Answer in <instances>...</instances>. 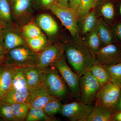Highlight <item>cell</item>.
I'll return each mask as SVG.
<instances>
[{
	"mask_svg": "<svg viewBox=\"0 0 121 121\" xmlns=\"http://www.w3.org/2000/svg\"><path fill=\"white\" fill-rule=\"evenodd\" d=\"M64 44L65 57L74 71L81 77L92 66L99 63L95 55L89 50L79 34Z\"/></svg>",
	"mask_w": 121,
	"mask_h": 121,
	"instance_id": "cell-1",
	"label": "cell"
},
{
	"mask_svg": "<svg viewBox=\"0 0 121 121\" xmlns=\"http://www.w3.org/2000/svg\"><path fill=\"white\" fill-rule=\"evenodd\" d=\"M42 86L51 96L60 100L65 98L69 92L65 81L53 66L44 69Z\"/></svg>",
	"mask_w": 121,
	"mask_h": 121,
	"instance_id": "cell-2",
	"label": "cell"
},
{
	"mask_svg": "<svg viewBox=\"0 0 121 121\" xmlns=\"http://www.w3.org/2000/svg\"><path fill=\"white\" fill-rule=\"evenodd\" d=\"M37 55L27 44L21 45L8 51L4 62L19 68L35 66Z\"/></svg>",
	"mask_w": 121,
	"mask_h": 121,
	"instance_id": "cell-3",
	"label": "cell"
},
{
	"mask_svg": "<svg viewBox=\"0 0 121 121\" xmlns=\"http://www.w3.org/2000/svg\"><path fill=\"white\" fill-rule=\"evenodd\" d=\"M47 9L57 17L72 37H75L79 34L78 18L75 11L69 7L63 6L55 3L50 5Z\"/></svg>",
	"mask_w": 121,
	"mask_h": 121,
	"instance_id": "cell-4",
	"label": "cell"
},
{
	"mask_svg": "<svg viewBox=\"0 0 121 121\" xmlns=\"http://www.w3.org/2000/svg\"><path fill=\"white\" fill-rule=\"evenodd\" d=\"M58 71L75 99L80 100L81 97L80 77L68 65L65 56H63L53 65Z\"/></svg>",
	"mask_w": 121,
	"mask_h": 121,
	"instance_id": "cell-5",
	"label": "cell"
},
{
	"mask_svg": "<svg viewBox=\"0 0 121 121\" xmlns=\"http://www.w3.org/2000/svg\"><path fill=\"white\" fill-rule=\"evenodd\" d=\"M80 84L81 102L92 105L97 93L101 87V85L89 71L80 77Z\"/></svg>",
	"mask_w": 121,
	"mask_h": 121,
	"instance_id": "cell-6",
	"label": "cell"
},
{
	"mask_svg": "<svg viewBox=\"0 0 121 121\" xmlns=\"http://www.w3.org/2000/svg\"><path fill=\"white\" fill-rule=\"evenodd\" d=\"M37 54L36 66L45 69L53 66L64 56V44H48Z\"/></svg>",
	"mask_w": 121,
	"mask_h": 121,
	"instance_id": "cell-7",
	"label": "cell"
},
{
	"mask_svg": "<svg viewBox=\"0 0 121 121\" xmlns=\"http://www.w3.org/2000/svg\"><path fill=\"white\" fill-rule=\"evenodd\" d=\"M94 106L82 102H73L63 104L60 114L72 121H84L93 110Z\"/></svg>",
	"mask_w": 121,
	"mask_h": 121,
	"instance_id": "cell-8",
	"label": "cell"
},
{
	"mask_svg": "<svg viewBox=\"0 0 121 121\" xmlns=\"http://www.w3.org/2000/svg\"><path fill=\"white\" fill-rule=\"evenodd\" d=\"M121 91V86L111 82L101 87L96 95V102L115 110Z\"/></svg>",
	"mask_w": 121,
	"mask_h": 121,
	"instance_id": "cell-9",
	"label": "cell"
},
{
	"mask_svg": "<svg viewBox=\"0 0 121 121\" xmlns=\"http://www.w3.org/2000/svg\"><path fill=\"white\" fill-rule=\"evenodd\" d=\"M95 55L99 63L104 66L121 62V47L116 43L103 46Z\"/></svg>",
	"mask_w": 121,
	"mask_h": 121,
	"instance_id": "cell-10",
	"label": "cell"
},
{
	"mask_svg": "<svg viewBox=\"0 0 121 121\" xmlns=\"http://www.w3.org/2000/svg\"><path fill=\"white\" fill-rule=\"evenodd\" d=\"M4 45L7 52L21 45L27 44L25 39L13 24L6 25L1 32Z\"/></svg>",
	"mask_w": 121,
	"mask_h": 121,
	"instance_id": "cell-11",
	"label": "cell"
},
{
	"mask_svg": "<svg viewBox=\"0 0 121 121\" xmlns=\"http://www.w3.org/2000/svg\"><path fill=\"white\" fill-rule=\"evenodd\" d=\"M20 68L4 62L0 65V99L11 89L13 78Z\"/></svg>",
	"mask_w": 121,
	"mask_h": 121,
	"instance_id": "cell-12",
	"label": "cell"
},
{
	"mask_svg": "<svg viewBox=\"0 0 121 121\" xmlns=\"http://www.w3.org/2000/svg\"><path fill=\"white\" fill-rule=\"evenodd\" d=\"M29 95L27 102L30 107L43 109L48 103L54 97L51 96L42 86L34 87H29Z\"/></svg>",
	"mask_w": 121,
	"mask_h": 121,
	"instance_id": "cell-13",
	"label": "cell"
},
{
	"mask_svg": "<svg viewBox=\"0 0 121 121\" xmlns=\"http://www.w3.org/2000/svg\"><path fill=\"white\" fill-rule=\"evenodd\" d=\"M44 69L36 65L23 67V73L29 88L42 86V77Z\"/></svg>",
	"mask_w": 121,
	"mask_h": 121,
	"instance_id": "cell-14",
	"label": "cell"
},
{
	"mask_svg": "<svg viewBox=\"0 0 121 121\" xmlns=\"http://www.w3.org/2000/svg\"><path fill=\"white\" fill-rule=\"evenodd\" d=\"M115 110L96 102L93 110L84 121H111Z\"/></svg>",
	"mask_w": 121,
	"mask_h": 121,
	"instance_id": "cell-15",
	"label": "cell"
},
{
	"mask_svg": "<svg viewBox=\"0 0 121 121\" xmlns=\"http://www.w3.org/2000/svg\"><path fill=\"white\" fill-rule=\"evenodd\" d=\"M29 87L11 88L0 101L10 104L17 103L27 102L28 97Z\"/></svg>",
	"mask_w": 121,
	"mask_h": 121,
	"instance_id": "cell-16",
	"label": "cell"
},
{
	"mask_svg": "<svg viewBox=\"0 0 121 121\" xmlns=\"http://www.w3.org/2000/svg\"><path fill=\"white\" fill-rule=\"evenodd\" d=\"M36 21L37 25L49 35H55L58 31L57 23L49 14H40L37 17Z\"/></svg>",
	"mask_w": 121,
	"mask_h": 121,
	"instance_id": "cell-17",
	"label": "cell"
},
{
	"mask_svg": "<svg viewBox=\"0 0 121 121\" xmlns=\"http://www.w3.org/2000/svg\"><path fill=\"white\" fill-rule=\"evenodd\" d=\"M96 28L102 47L116 43L111 27L101 18L98 20Z\"/></svg>",
	"mask_w": 121,
	"mask_h": 121,
	"instance_id": "cell-18",
	"label": "cell"
},
{
	"mask_svg": "<svg viewBox=\"0 0 121 121\" xmlns=\"http://www.w3.org/2000/svg\"><path fill=\"white\" fill-rule=\"evenodd\" d=\"M13 19H18L30 12L31 0H10Z\"/></svg>",
	"mask_w": 121,
	"mask_h": 121,
	"instance_id": "cell-19",
	"label": "cell"
},
{
	"mask_svg": "<svg viewBox=\"0 0 121 121\" xmlns=\"http://www.w3.org/2000/svg\"><path fill=\"white\" fill-rule=\"evenodd\" d=\"M89 71L101 87L110 82V76L109 71L104 65L99 63L93 65Z\"/></svg>",
	"mask_w": 121,
	"mask_h": 121,
	"instance_id": "cell-20",
	"label": "cell"
},
{
	"mask_svg": "<svg viewBox=\"0 0 121 121\" xmlns=\"http://www.w3.org/2000/svg\"><path fill=\"white\" fill-rule=\"evenodd\" d=\"M12 112L16 121H25L30 107L27 102L17 103L11 104Z\"/></svg>",
	"mask_w": 121,
	"mask_h": 121,
	"instance_id": "cell-21",
	"label": "cell"
},
{
	"mask_svg": "<svg viewBox=\"0 0 121 121\" xmlns=\"http://www.w3.org/2000/svg\"><path fill=\"white\" fill-rule=\"evenodd\" d=\"M55 117H50L46 114L43 109L30 107L26 117V121H56Z\"/></svg>",
	"mask_w": 121,
	"mask_h": 121,
	"instance_id": "cell-22",
	"label": "cell"
},
{
	"mask_svg": "<svg viewBox=\"0 0 121 121\" xmlns=\"http://www.w3.org/2000/svg\"><path fill=\"white\" fill-rule=\"evenodd\" d=\"M84 42L89 50L94 54L102 47L101 42L96 27L93 31L89 33Z\"/></svg>",
	"mask_w": 121,
	"mask_h": 121,
	"instance_id": "cell-23",
	"label": "cell"
},
{
	"mask_svg": "<svg viewBox=\"0 0 121 121\" xmlns=\"http://www.w3.org/2000/svg\"><path fill=\"white\" fill-rule=\"evenodd\" d=\"M25 39L29 47L36 53L40 52L48 45L47 38L43 33L37 37Z\"/></svg>",
	"mask_w": 121,
	"mask_h": 121,
	"instance_id": "cell-24",
	"label": "cell"
},
{
	"mask_svg": "<svg viewBox=\"0 0 121 121\" xmlns=\"http://www.w3.org/2000/svg\"><path fill=\"white\" fill-rule=\"evenodd\" d=\"M13 17L9 0H0V20L6 25L13 24Z\"/></svg>",
	"mask_w": 121,
	"mask_h": 121,
	"instance_id": "cell-25",
	"label": "cell"
},
{
	"mask_svg": "<svg viewBox=\"0 0 121 121\" xmlns=\"http://www.w3.org/2000/svg\"><path fill=\"white\" fill-rule=\"evenodd\" d=\"M98 20L95 11L90 12L83 20L82 33L85 35L93 31L96 27Z\"/></svg>",
	"mask_w": 121,
	"mask_h": 121,
	"instance_id": "cell-26",
	"label": "cell"
},
{
	"mask_svg": "<svg viewBox=\"0 0 121 121\" xmlns=\"http://www.w3.org/2000/svg\"><path fill=\"white\" fill-rule=\"evenodd\" d=\"M21 35L24 39L34 38L43 34L41 29L34 23H28L22 28Z\"/></svg>",
	"mask_w": 121,
	"mask_h": 121,
	"instance_id": "cell-27",
	"label": "cell"
},
{
	"mask_svg": "<svg viewBox=\"0 0 121 121\" xmlns=\"http://www.w3.org/2000/svg\"><path fill=\"white\" fill-rule=\"evenodd\" d=\"M60 100L54 98L44 107L43 108L44 112L48 116L52 117H55V115L60 113L63 105Z\"/></svg>",
	"mask_w": 121,
	"mask_h": 121,
	"instance_id": "cell-28",
	"label": "cell"
},
{
	"mask_svg": "<svg viewBox=\"0 0 121 121\" xmlns=\"http://www.w3.org/2000/svg\"><path fill=\"white\" fill-rule=\"evenodd\" d=\"M97 0H82L78 12V21H82L91 11L94 8Z\"/></svg>",
	"mask_w": 121,
	"mask_h": 121,
	"instance_id": "cell-29",
	"label": "cell"
},
{
	"mask_svg": "<svg viewBox=\"0 0 121 121\" xmlns=\"http://www.w3.org/2000/svg\"><path fill=\"white\" fill-rule=\"evenodd\" d=\"M101 12L103 17L107 20L114 22L116 18V10L113 3L111 1L105 3L102 7Z\"/></svg>",
	"mask_w": 121,
	"mask_h": 121,
	"instance_id": "cell-30",
	"label": "cell"
},
{
	"mask_svg": "<svg viewBox=\"0 0 121 121\" xmlns=\"http://www.w3.org/2000/svg\"><path fill=\"white\" fill-rule=\"evenodd\" d=\"M104 66L109 73L111 82L121 86V62L114 65Z\"/></svg>",
	"mask_w": 121,
	"mask_h": 121,
	"instance_id": "cell-31",
	"label": "cell"
},
{
	"mask_svg": "<svg viewBox=\"0 0 121 121\" xmlns=\"http://www.w3.org/2000/svg\"><path fill=\"white\" fill-rule=\"evenodd\" d=\"M0 119L3 121H16L13 116L11 104L0 101Z\"/></svg>",
	"mask_w": 121,
	"mask_h": 121,
	"instance_id": "cell-32",
	"label": "cell"
},
{
	"mask_svg": "<svg viewBox=\"0 0 121 121\" xmlns=\"http://www.w3.org/2000/svg\"><path fill=\"white\" fill-rule=\"evenodd\" d=\"M27 86L28 87L23 73V67L20 68L13 78L11 88H22Z\"/></svg>",
	"mask_w": 121,
	"mask_h": 121,
	"instance_id": "cell-33",
	"label": "cell"
},
{
	"mask_svg": "<svg viewBox=\"0 0 121 121\" xmlns=\"http://www.w3.org/2000/svg\"><path fill=\"white\" fill-rule=\"evenodd\" d=\"M111 27L115 43L121 47V21L115 23Z\"/></svg>",
	"mask_w": 121,
	"mask_h": 121,
	"instance_id": "cell-34",
	"label": "cell"
},
{
	"mask_svg": "<svg viewBox=\"0 0 121 121\" xmlns=\"http://www.w3.org/2000/svg\"><path fill=\"white\" fill-rule=\"evenodd\" d=\"M7 51L5 48L1 32L0 34V65L4 62Z\"/></svg>",
	"mask_w": 121,
	"mask_h": 121,
	"instance_id": "cell-35",
	"label": "cell"
},
{
	"mask_svg": "<svg viewBox=\"0 0 121 121\" xmlns=\"http://www.w3.org/2000/svg\"><path fill=\"white\" fill-rule=\"evenodd\" d=\"M39 7L47 8L50 5L55 3V0H36Z\"/></svg>",
	"mask_w": 121,
	"mask_h": 121,
	"instance_id": "cell-36",
	"label": "cell"
},
{
	"mask_svg": "<svg viewBox=\"0 0 121 121\" xmlns=\"http://www.w3.org/2000/svg\"><path fill=\"white\" fill-rule=\"evenodd\" d=\"M82 0H74L73 4L70 7L71 9L75 11L78 15V12Z\"/></svg>",
	"mask_w": 121,
	"mask_h": 121,
	"instance_id": "cell-37",
	"label": "cell"
},
{
	"mask_svg": "<svg viewBox=\"0 0 121 121\" xmlns=\"http://www.w3.org/2000/svg\"><path fill=\"white\" fill-rule=\"evenodd\" d=\"M69 0H55V3L63 6L69 7Z\"/></svg>",
	"mask_w": 121,
	"mask_h": 121,
	"instance_id": "cell-38",
	"label": "cell"
},
{
	"mask_svg": "<svg viewBox=\"0 0 121 121\" xmlns=\"http://www.w3.org/2000/svg\"><path fill=\"white\" fill-rule=\"evenodd\" d=\"M121 121V111L114 114L111 121Z\"/></svg>",
	"mask_w": 121,
	"mask_h": 121,
	"instance_id": "cell-39",
	"label": "cell"
},
{
	"mask_svg": "<svg viewBox=\"0 0 121 121\" xmlns=\"http://www.w3.org/2000/svg\"><path fill=\"white\" fill-rule=\"evenodd\" d=\"M116 110L117 112L121 111V91L119 99H118V101L117 103V105L115 107V110Z\"/></svg>",
	"mask_w": 121,
	"mask_h": 121,
	"instance_id": "cell-40",
	"label": "cell"
},
{
	"mask_svg": "<svg viewBox=\"0 0 121 121\" xmlns=\"http://www.w3.org/2000/svg\"><path fill=\"white\" fill-rule=\"evenodd\" d=\"M5 25H6L4 23L1 21L0 20V34L2 31V29H3Z\"/></svg>",
	"mask_w": 121,
	"mask_h": 121,
	"instance_id": "cell-41",
	"label": "cell"
},
{
	"mask_svg": "<svg viewBox=\"0 0 121 121\" xmlns=\"http://www.w3.org/2000/svg\"><path fill=\"white\" fill-rule=\"evenodd\" d=\"M118 13L119 17L121 18V2L120 3L119 7H118Z\"/></svg>",
	"mask_w": 121,
	"mask_h": 121,
	"instance_id": "cell-42",
	"label": "cell"
},
{
	"mask_svg": "<svg viewBox=\"0 0 121 121\" xmlns=\"http://www.w3.org/2000/svg\"><path fill=\"white\" fill-rule=\"evenodd\" d=\"M74 1V0H69V8H70L72 6V5L73 4Z\"/></svg>",
	"mask_w": 121,
	"mask_h": 121,
	"instance_id": "cell-43",
	"label": "cell"
}]
</instances>
